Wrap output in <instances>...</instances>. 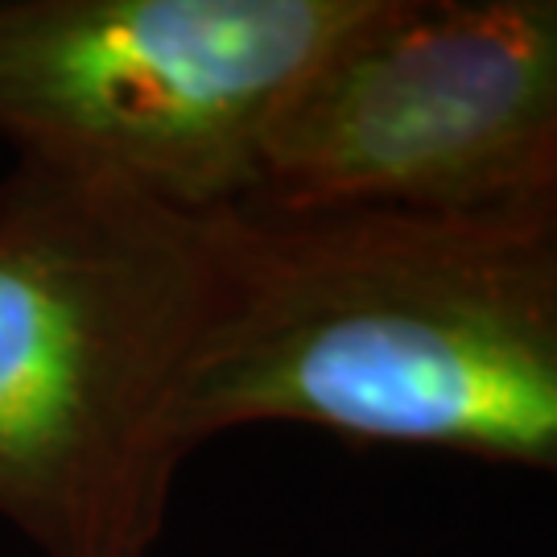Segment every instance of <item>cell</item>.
I'll return each instance as SVG.
<instances>
[{
  "label": "cell",
  "instance_id": "obj_1",
  "mask_svg": "<svg viewBox=\"0 0 557 557\" xmlns=\"http://www.w3.org/2000/svg\"><path fill=\"white\" fill-rule=\"evenodd\" d=\"M310 425L557 479V186L471 211L215 215L190 455Z\"/></svg>",
  "mask_w": 557,
  "mask_h": 557
},
{
  "label": "cell",
  "instance_id": "obj_2",
  "mask_svg": "<svg viewBox=\"0 0 557 557\" xmlns=\"http://www.w3.org/2000/svg\"><path fill=\"white\" fill-rule=\"evenodd\" d=\"M215 220L13 165L0 182V520L41 557H149L190 446Z\"/></svg>",
  "mask_w": 557,
  "mask_h": 557
},
{
  "label": "cell",
  "instance_id": "obj_3",
  "mask_svg": "<svg viewBox=\"0 0 557 557\" xmlns=\"http://www.w3.org/2000/svg\"><path fill=\"white\" fill-rule=\"evenodd\" d=\"M363 0H0V137L21 165L215 220Z\"/></svg>",
  "mask_w": 557,
  "mask_h": 557
},
{
  "label": "cell",
  "instance_id": "obj_4",
  "mask_svg": "<svg viewBox=\"0 0 557 557\" xmlns=\"http://www.w3.org/2000/svg\"><path fill=\"white\" fill-rule=\"evenodd\" d=\"M557 186V0H363L277 116L269 211H471Z\"/></svg>",
  "mask_w": 557,
  "mask_h": 557
}]
</instances>
